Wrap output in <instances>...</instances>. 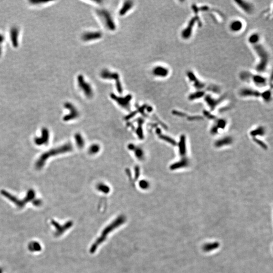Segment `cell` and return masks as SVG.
<instances>
[{"label":"cell","mask_w":273,"mask_h":273,"mask_svg":"<svg viewBox=\"0 0 273 273\" xmlns=\"http://www.w3.org/2000/svg\"><path fill=\"white\" fill-rule=\"evenodd\" d=\"M204 95V92L200 91L199 92H197V93H195L194 94H192L191 95H190L189 96V99L191 100H194V99H198L199 98H201L202 97H203V96Z\"/></svg>","instance_id":"obj_28"},{"label":"cell","mask_w":273,"mask_h":273,"mask_svg":"<svg viewBox=\"0 0 273 273\" xmlns=\"http://www.w3.org/2000/svg\"><path fill=\"white\" fill-rule=\"evenodd\" d=\"M110 97L117 102L118 104L122 108H124L127 110H130V102L132 99V96L131 95H128L124 97H118L113 93H111L110 94Z\"/></svg>","instance_id":"obj_8"},{"label":"cell","mask_w":273,"mask_h":273,"mask_svg":"<svg viewBox=\"0 0 273 273\" xmlns=\"http://www.w3.org/2000/svg\"><path fill=\"white\" fill-rule=\"evenodd\" d=\"M243 27V23L240 20H234L232 21L229 26L230 30L233 33L240 32Z\"/></svg>","instance_id":"obj_15"},{"label":"cell","mask_w":273,"mask_h":273,"mask_svg":"<svg viewBox=\"0 0 273 273\" xmlns=\"http://www.w3.org/2000/svg\"><path fill=\"white\" fill-rule=\"evenodd\" d=\"M170 73L169 68L165 66L158 65L155 66L152 70L153 75L156 77L164 78L167 77Z\"/></svg>","instance_id":"obj_11"},{"label":"cell","mask_w":273,"mask_h":273,"mask_svg":"<svg viewBox=\"0 0 273 273\" xmlns=\"http://www.w3.org/2000/svg\"><path fill=\"white\" fill-rule=\"evenodd\" d=\"M99 151V147L98 145H93L90 148V151L91 153H95Z\"/></svg>","instance_id":"obj_32"},{"label":"cell","mask_w":273,"mask_h":273,"mask_svg":"<svg viewBox=\"0 0 273 273\" xmlns=\"http://www.w3.org/2000/svg\"><path fill=\"white\" fill-rule=\"evenodd\" d=\"M189 165V160L186 157L183 158L180 161L174 163L171 166V169L175 170L176 169L185 167Z\"/></svg>","instance_id":"obj_20"},{"label":"cell","mask_w":273,"mask_h":273,"mask_svg":"<svg viewBox=\"0 0 273 273\" xmlns=\"http://www.w3.org/2000/svg\"><path fill=\"white\" fill-rule=\"evenodd\" d=\"M205 101L207 104L209 105V106L211 108L212 110H214L215 109V107L219 102V100H216L214 98H211L209 96H207L206 97Z\"/></svg>","instance_id":"obj_23"},{"label":"cell","mask_w":273,"mask_h":273,"mask_svg":"<svg viewBox=\"0 0 273 273\" xmlns=\"http://www.w3.org/2000/svg\"><path fill=\"white\" fill-rule=\"evenodd\" d=\"M42 136L40 137L41 138H37L35 139V143L37 145H40L41 144H45L48 141L49 134L48 130L44 129L42 130Z\"/></svg>","instance_id":"obj_18"},{"label":"cell","mask_w":273,"mask_h":273,"mask_svg":"<svg viewBox=\"0 0 273 273\" xmlns=\"http://www.w3.org/2000/svg\"><path fill=\"white\" fill-rule=\"evenodd\" d=\"M232 139L231 137H226L220 139L215 143V146L216 147H220L224 145L230 144L232 143Z\"/></svg>","instance_id":"obj_22"},{"label":"cell","mask_w":273,"mask_h":273,"mask_svg":"<svg viewBox=\"0 0 273 273\" xmlns=\"http://www.w3.org/2000/svg\"><path fill=\"white\" fill-rule=\"evenodd\" d=\"M65 107L70 110V114L68 115L67 116H66L64 118V119H65L66 120L72 119L78 116V111L77 110L76 108L72 104L70 103H66L65 105Z\"/></svg>","instance_id":"obj_16"},{"label":"cell","mask_w":273,"mask_h":273,"mask_svg":"<svg viewBox=\"0 0 273 273\" xmlns=\"http://www.w3.org/2000/svg\"><path fill=\"white\" fill-rule=\"evenodd\" d=\"M254 140L255 143H256L257 144H258L262 148H264V149H267V148H268L267 145L265 143H264L262 141H261V140H259V139H258L257 138H254Z\"/></svg>","instance_id":"obj_31"},{"label":"cell","mask_w":273,"mask_h":273,"mask_svg":"<svg viewBox=\"0 0 273 273\" xmlns=\"http://www.w3.org/2000/svg\"><path fill=\"white\" fill-rule=\"evenodd\" d=\"M196 19L195 18H192L189 22L188 25L187 26L183 29V30L182 32V37L184 39H189L192 35V32L193 30V28L194 26Z\"/></svg>","instance_id":"obj_14"},{"label":"cell","mask_w":273,"mask_h":273,"mask_svg":"<svg viewBox=\"0 0 273 273\" xmlns=\"http://www.w3.org/2000/svg\"><path fill=\"white\" fill-rule=\"evenodd\" d=\"M78 87L84 95L88 98H91L94 95V92L91 85L87 82L83 76L80 75L78 77Z\"/></svg>","instance_id":"obj_6"},{"label":"cell","mask_w":273,"mask_h":273,"mask_svg":"<svg viewBox=\"0 0 273 273\" xmlns=\"http://www.w3.org/2000/svg\"><path fill=\"white\" fill-rule=\"evenodd\" d=\"M96 13L107 28L112 31L116 29V25L114 20L108 11L105 9H97Z\"/></svg>","instance_id":"obj_4"},{"label":"cell","mask_w":273,"mask_h":273,"mask_svg":"<svg viewBox=\"0 0 273 273\" xmlns=\"http://www.w3.org/2000/svg\"><path fill=\"white\" fill-rule=\"evenodd\" d=\"M134 3L131 1H125L123 5L119 11V14L120 16L125 15L129 11H130L132 7H133Z\"/></svg>","instance_id":"obj_17"},{"label":"cell","mask_w":273,"mask_h":273,"mask_svg":"<svg viewBox=\"0 0 273 273\" xmlns=\"http://www.w3.org/2000/svg\"><path fill=\"white\" fill-rule=\"evenodd\" d=\"M250 81L258 88H264L268 85L267 79L259 74L253 75L249 72L247 81Z\"/></svg>","instance_id":"obj_7"},{"label":"cell","mask_w":273,"mask_h":273,"mask_svg":"<svg viewBox=\"0 0 273 273\" xmlns=\"http://www.w3.org/2000/svg\"><path fill=\"white\" fill-rule=\"evenodd\" d=\"M28 249L31 251H39L41 250V247L38 242H32L28 245Z\"/></svg>","instance_id":"obj_25"},{"label":"cell","mask_w":273,"mask_h":273,"mask_svg":"<svg viewBox=\"0 0 273 273\" xmlns=\"http://www.w3.org/2000/svg\"><path fill=\"white\" fill-rule=\"evenodd\" d=\"M226 121L224 119H219L218 120L217 122V124L216 125V127L218 128H221V129H224L226 127Z\"/></svg>","instance_id":"obj_30"},{"label":"cell","mask_w":273,"mask_h":273,"mask_svg":"<svg viewBox=\"0 0 273 273\" xmlns=\"http://www.w3.org/2000/svg\"><path fill=\"white\" fill-rule=\"evenodd\" d=\"M174 114H176V116H180V117H184L185 116V114L183 113H182V112H178V111H174Z\"/></svg>","instance_id":"obj_36"},{"label":"cell","mask_w":273,"mask_h":273,"mask_svg":"<svg viewBox=\"0 0 273 273\" xmlns=\"http://www.w3.org/2000/svg\"><path fill=\"white\" fill-rule=\"evenodd\" d=\"M41 202L39 200H35V201L33 202V204L36 206H39L41 204Z\"/></svg>","instance_id":"obj_37"},{"label":"cell","mask_w":273,"mask_h":273,"mask_svg":"<svg viewBox=\"0 0 273 273\" xmlns=\"http://www.w3.org/2000/svg\"><path fill=\"white\" fill-rule=\"evenodd\" d=\"M0 273H3V272H2V270H1V268H0Z\"/></svg>","instance_id":"obj_39"},{"label":"cell","mask_w":273,"mask_h":273,"mask_svg":"<svg viewBox=\"0 0 273 273\" xmlns=\"http://www.w3.org/2000/svg\"><path fill=\"white\" fill-rule=\"evenodd\" d=\"M178 149L180 154L181 156H185L186 154V136L184 135H181L180 137V142L178 143Z\"/></svg>","instance_id":"obj_19"},{"label":"cell","mask_w":273,"mask_h":273,"mask_svg":"<svg viewBox=\"0 0 273 273\" xmlns=\"http://www.w3.org/2000/svg\"><path fill=\"white\" fill-rule=\"evenodd\" d=\"M51 224L54 226V227H55L56 229V232L55 233V236H60L65 231H66V230L69 229L72 226V222H68L65 223L63 226H61L57 222L54 220H52L51 222Z\"/></svg>","instance_id":"obj_10"},{"label":"cell","mask_w":273,"mask_h":273,"mask_svg":"<svg viewBox=\"0 0 273 273\" xmlns=\"http://www.w3.org/2000/svg\"><path fill=\"white\" fill-rule=\"evenodd\" d=\"M101 77L106 79H114L116 81L117 92L121 94L122 92V88L120 80V76L116 72L110 71L107 69L103 70L100 74Z\"/></svg>","instance_id":"obj_5"},{"label":"cell","mask_w":273,"mask_h":273,"mask_svg":"<svg viewBox=\"0 0 273 273\" xmlns=\"http://www.w3.org/2000/svg\"><path fill=\"white\" fill-rule=\"evenodd\" d=\"M77 144L78 145V146H81V147H82V144L83 145V143L82 142H80V140H82V137L80 136L79 135H78V136H77Z\"/></svg>","instance_id":"obj_33"},{"label":"cell","mask_w":273,"mask_h":273,"mask_svg":"<svg viewBox=\"0 0 273 273\" xmlns=\"http://www.w3.org/2000/svg\"><path fill=\"white\" fill-rule=\"evenodd\" d=\"M239 94L242 97H261V93H260L257 90H255L251 88H244L240 90Z\"/></svg>","instance_id":"obj_13"},{"label":"cell","mask_w":273,"mask_h":273,"mask_svg":"<svg viewBox=\"0 0 273 273\" xmlns=\"http://www.w3.org/2000/svg\"><path fill=\"white\" fill-rule=\"evenodd\" d=\"M160 138H161L162 139L167 141V142L171 143V144H172V145H173L174 146H175V145H176V141L174 139L171 138L170 137L165 136H160Z\"/></svg>","instance_id":"obj_29"},{"label":"cell","mask_w":273,"mask_h":273,"mask_svg":"<svg viewBox=\"0 0 273 273\" xmlns=\"http://www.w3.org/2000/svg\"><path fill=\"white\" fill-rule=\"evenodd\" d=\"M219 245L220 244L218 242L206 243L203 245L202 249L205 252H210L218 248L219 246Z\"/></svg>","instance_id":"obj_21"},{"label":"cell","mask_w":273,"mask_h":273,"mask_svg":"<svg viewBox=\"0 0 273 273\" xmlns=\"http://www.w3.org/2000/svg\"><path fill=\"white\" fill-rule=\"evenodd\" d=\"M235 2L244 13L247 14H251L254 12V8L251 3L242 0L235 1Z\"/></svg>","instance_id":"obj_9"},{"label":"cell","mask_w":273,"mask_h":273,"mask_svg":"<svg viewBox=\"0 0 273 273\" xmlns=\"http://www.w3.org/2000/svg\"><path fill=\"white\" fill-rule=\"evenodd\" d=\"M202 118L201 117H189V118H188L189 120H198V119H202Z\"/></svg>","instance_id":"obj_38"},{"label":"cell","mask_w":273,"mask_h":273,"mask_svg":"<svg viewBox=\"0 0 273 273\" xmlns=\"http://www.w3.org/2000/svg\"><path fill=\"white\" fill-rule=\"evenodd\" d=\"M272 92L270 90H267L262 93H261V97L262 98L264 101L266 102H269L270 101L272 98Z\"/></svg>","instance_id":"obj_27"},{"label":"cell","mask_w":273,"mask_h":273,"mask_svg":"<svg viewBox=\"0 0 273 273\" xmlns=\"http://www.w3.org/2000/svg\"><path fill=\"white\" fill-rule=\"evenodd\" d=\"M265 134V130L262 127H259L255 130L252 131L250 132V135L253 136L255 137L256 136H263Z\"/></svg>","instance_id":"obj_26"},{"label":"cell","mask_w":273,"mask_h":273,"mask_svg":"<svg viewBox=\"0 0 273 273\" xmlns=\"http://www.w3.org/2000/svg\"><path fill=\"white\" fill-rule=\"evenodd\" d=\"M218 128L216 127V125H215V126H214L212 130H211V133L213 135H215V134H216L218 132Z\"/></svg>","instance_id":"obj_34"},{"label":"cell","mask_w":273,"mask_h":273,"mask_svg":"<svg viewBox=\"0 0 273 273\" xmlns=\"http://www.w3.org/2000/svg\"><path fill=\"white\" fill-rule=\"evenodd\" d=\"M71 149H72L71 145L69 144H66L59 148L52 149L46 153H45L44 154H43L40 157L39 159L37 161L36 164V166L38 169H40L44 166V165L45 163L46 160L50 156L56 155V154H58L59 153L66 152L70 151Z\"/></svg>","instance_id":"obj_3"},{"label":"cell","mask_w":273,"mask_h":273,"mask_svg":"<svg viewBox=\"0 0 273 273\" xmlns=\"http://www.w3.org/2000/svg\"><path fill=\"white\" fill-rule=\"evenodd\" d=\"M204 114L209 119H215V117L213 116V115H212L211 114H210V113L208 112H206V111H204Z\"/></svg>","instance_id":"obj_35"},{"label":"cell","mask_w":273,"mask_h":273,"mask_svg":"<svg viewBox=\"0 0 273 273\" xmlns=\"http://www.w3.org/2000/svg\"><path fill=\"white\" fill-rule=\"evenodd\" d=\"M125 217L124 216L121 215L118 217L112 223H111L109 225L106 227L103 231L101 236L98 238L95 242L92 245L90 249V252L91 253H94L97 249L98 247L105 241L107 236H108V234L111 233L113 230L116 229L119 226L123 224L125 222Z\"/></svg>","instance_id":"obj_1"},{"label":"cell","mask_w":273,"mask_h":273,"mask_svg":"<svg viewBox=\"0 0 273 273\" xmlns=\"http://www.w3.org/2000/svg\"><path fill=\"white\" fill-rule=\"evenodd\" d=\"M260 38V36L258 34L254 33L249 37L248 41L251 45H254L259 43Z\"/></svg>","instance_id":"obj_24"},{"label":"cell","mask_w":273,"mask_h":273,"mask_svg":"<svg viewBox=\"0 0 273 273\" xmlns=\"http://www.w3.org/2000/svg\"><path fill=\"white\" fill-rule=\"evenodd\" d=\"M102 33L101 32H88L82 34L81 39L85 41H89L100 39L102 37Z\"/></svg>","instance_id":"obj_12"},{"label":"cell","mask_w":273,"mask_h":273,"mask_svg":"<svg viewBox=\"0 0 273 273\" xmlns=\"http://www.w3.org/2000/svg\"><path fill=\"white\" fill-rule=\"evenodd\" d=\"M254 50L257 54L259 62L256 67V69L258 72H262L266 70L269 61V55L266 49L259 43L253 45Z\"/></svg>","instance_id":"obj_2"}]
</instances>
